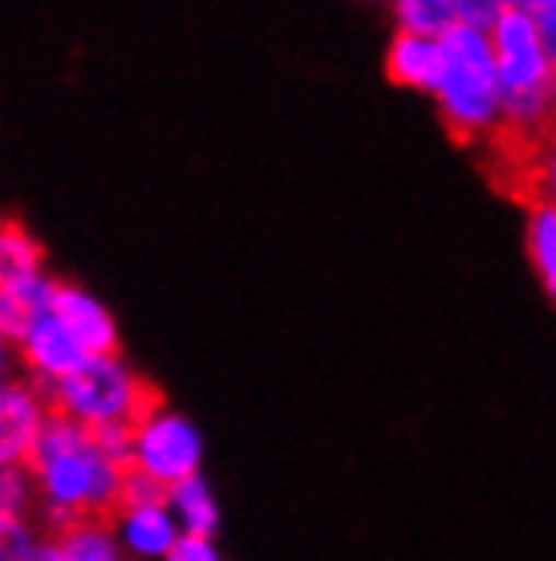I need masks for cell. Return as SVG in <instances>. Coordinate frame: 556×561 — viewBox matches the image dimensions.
Returning <instances> with one entry per match:
<instances>
[{"instance_id":"1","label":"cell","mask_w":556,"mask_h":561,"mask_svg":"<svg viewBox=\"0 0 556 561\" xmlns=\"http://www.w3.org/2000/svg\"><path fill=\"white\" fill-rule=\"evenodd\" d=\"M33 391L54 420H70L78 427H123L130 435L167 408L163 391L139 379L123 358H85L61 382H33Z\"/></svg>"},{"instance_id":"2","label":"cell","mask_w":556,"mask_h":561,"mask_svg":"<svg viewBox=\"0 0 556 561\" xmlns=\"http://www.w3.org/2000/svg\"><path fill=\"white\" fill-rule=\"evenodd\" d=\"M435 45H439V73H435L431 94H439V111H443L451 139L475 147L496 127V114H500L487 33L455 21Z\"/></svg>"},{"instance_id":"3","label":"cell","mask_w":556,"mask_h":561,"mask_svg":"<svg viewBox=\"0 0 556 561\" xmlns=\"http://www.w3.org/2000/svg\"><path fill=\"white\" fill-rule=\"evenodd\" d=\"M491 66H496V94H541L553 90V54L529 21L524 4H500L491 25Z\"/></svg>"},{"instance_id":"4","label":"cell","mask_w":556,"mask_h":561,"mask_svg":"<svg viewBox=\"0 0 556 561\" xmlns=\"http://www.w3.org/2000/svg\"><path fill=\"white\" fill-rule=\"evenodd\" d=\"M130 463L154 484H179L187 477H199V435L183 415L163 408L151 423H142L130 439Z\"/></svg>"},{"instance_id":"5","label":"cell","mask_w":556,"mask_h":561,"mask_svg":"<svg viewBox=\"0 0 556 561\" xmlns=\"http://www.w3.org/2000/svg\"><path fill=\"white\" fill-rule=\"evenodd\" d=\"M49 313L70 330L85 358H118V330L94 297L73 289L70 280H49Z\"/></svg>"},{"instance_id":"6","label":"cell","mask_w":556,"mask_h":561,"mask_svg":"<svg viewBox=\"0 0 556 561\" xmlns=\"http://www.w3.org/2000/svg\"><path fill=\"white\" fill-rule=\"evenodd\" d=\"M42 423L45 408L37 391H33V382L25 379L13 382V387H0V468L28 472Z\"/></svg>"},{"instance_id":"7","label":"cell","mask_w":556,"mask_h":561,"mask_svg":"<svg viewBox=\"0 0 556 561\" xmlns=\"http://www.w3.org/2000/svg\"><path fill=\"white\" fill-rule=\"evenodd\" d=\"M16 358L25 366L33 382H61L85 363L82 346L70 337V330L57 322L54 313H45L21 342H16Z\"/></svg>"},{"instance_id":"8","label":"cell","mask_w":556,"mask_h":561,"mask_svg":"<svg viewBox=\"0 0 556 561\" xmlns=\"http://www.w3.org/2000/svg\"><path fill=\"white\" fill-rule=\"evenodd\" d=\"M45 249L21 220L0 216V294L21 289L28 280H42L45 273Z\"/></svg>"},{"instance_id":"9","label":"cell","mask_w":556,"mask_h":561,"mask_svg":"<svg viewBox=\"0 0 556 561\" xmlns=\"http://www.w3.org/2000/svg\"><path fill=\"white\" fill-rule=\"evenodd\" d=\"M435 73H439V45L431 37H415V33H394L386 49V78L398 85H415V90H435Z\"/></svg>"},{"instance_id":"10","label":"cell","mask_w":556,"mask_h":561,"mask_svg":"<svg viewBox=\"0 0 556 561\" xmlns=\"http://www.w3.org/2000/svg\"><path fill=\"white\" fill-rule=\"evenodd\" d=\"M123 537L126 546L142 553V558H167V549L179 541L175 534V517L167 513V505H142L123 513Z\"/></svg>"},{"instance_id":"11","label":"cell","mask_w":556,"mask_h":561,"mask_svg":"<svg viewBox=\"0 0 556 561\" xmlns=\"http://www.w3.org/2000/svg\"><path fill=\"white\" fill-rule=\"evenodd\" d=\"M167 505L179 513L183 529H187L192 537H211L216 520H220L216 517V501H211L204 477H187V480H179V484H171Z\"/></svg>"},{"instance_id":"12","label":"cell","mask_w":556,"mask_h":561,"mask_svg":"<svg viewBox=\"0 0 556 561\" xmlns=\"http://www.w3.org/2000/svg\"><path fill=\"white\" fill-rule=\"evenodd\" d=\"M394 16H398V33H415V37H431V42H439L447 28L455 25V4L403 0V4H394Z\"/></svg>"},{"instance_id":"13","label":"cell","mask_w":556,"mask_h":561,"mask_svg":"<svg viewBox=\"0 0 556 561\" xmlns=\"http://www.w3.org/2000/svg\"><path fill=\"white\" fill-rule=\"evenodd\" d=\"M45 546L54 549L57 561H118V549L106 529H66Z\"/></svg>"},{"instance_id":"14","label":"cell","mask_w":556,"mask_h":561,"mask_svg":"<svg viewBox=\"0 0 556 561\" xmlns=\"http://www.w3.org/2000/svg\"><path fill=\"white\" fill-rule=\"evenodd\" d=\"M553 208H536L529 220V253H532V268L541 277L544 294H553L556 280H553Z\"/></svg>"},{"instance_id":"15","label":"cell","mask_w":556,"mask_h":561,"mask_svg":"<svg viewBox=\"0 0 556 561\" xmlns=\"http://www.w3.org/2000/svg\"><path fill=\"white\" fill-rule=\"evenodd\" d=\"M37 546H42V537L33 529V520L0 508V561H28Z\"/></svg>"},{"instance_id":"16","label":"cell","mask_w":556,"mask_h":561,"mask_svg":"<svg viewBox=\"0 0 556 561\" xmlns=\"http://www.w3.org/2000/svg\"><path fill=\"white\" fill-rule=\"evenodd\" d=\"M167 561H220V553H216V546H211L208 537L183 534L179 541L167 549Z\"/></svg>"}]
</instances>
